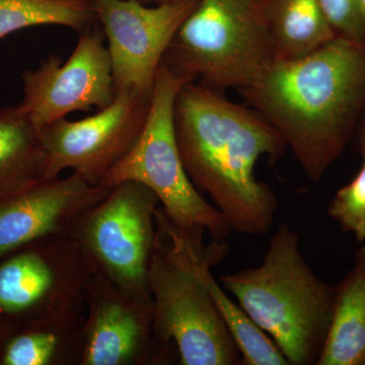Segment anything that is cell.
<instances>
[{
	"instance_id": "21",
	"label": "cell",
	"mask_w": 365,
	"mask_h": 365,
	"mask_svg": "<svg viewBox=\"0 0 365 365\" xmlns=\"http://www.w3.org/2000/svg\"><path fill=\"white\" fill-rule=\"evenodd\" d=\"M337 36L365 40V18L360 0H317Z\"/></svg>"
},
{
	"instance_id": "1",
	"label": "cell",
	"mask_w": 365,
	"mask_h": 365,
	"mask_svg": "<svg viewBox=\"0 0 365 365\" xmlns=\"http://www.w3.org/2000/svg\"><path fill=\"white\" fill-rule=\"evenodd\" d=\"M178 148L189 179L225 216L232 230L262 235L272 227L278 198L259 181L261 158L277 162L287 143L251 107L197 83H185L174 110Z\"/></svg>"
},
{
	"instance_id": "17",
	"label": "cell",
	"mask_w": 365,
	"mask_h": 365,
	"mask_svg": "<svg viewBox=\"0 0 365 365\" xmlns=\"http://www.w3.org/2000/svg\"><path fill=\"white\" fill-rule=\"evenodd\" d=\"M46 169L40 131L19 106L0 110V200L44 180Z\"/></svg>"
},
{
	"instance_id": "2",
	"label": "cell",
	"mask_w": 365,
	"mask_h": 365,
	"mask_svg": "<svg viewBox=\"0 0 365 365\" xmlns=\"http://www.w3.org/2000/svg\"><path fill=\"white\" fill-rule=\"evenodd\" d=\"M237 91L282 136L307 178L318 182L365 112V40L338 36L304 58L274 60Z\"/></svg>"
},
{
	"instance_id": "25",
	"label": "cell",
	"mask_w": 365,
	"mask_h": 365,
	"mask_svg": "<svg viewBox=\"0 0 365 365\" xmlns=\"http://www.w3.org/2000/svg\"><path fill=\"white\" fill-rule=\"evenodd\" d=\"M361 1L362 9H364V18H365V0H360Z\"/></svg>"
},
{
	"instance_id": "20",
	"label": "cell",
	"mask_w": 365,
	"mask_h": 365,
	"mask_svg": "<svg viewBox=\"0 0 365 365\" xmlns=\"http://www.w3.org/2000/svg\"><path fill=\"white\" fill-rule=\"evenodd\" d=\"M361 168L352 181L338 190L328 213L341 230L351 232L359 242L365 241V150H362Z\"/></svg>"
},
{
	"instance_id": "19",
	"label": "cell",
	"mask_w": 365,
	"mask_h": 365,
	"mask_svg": "<svg viewBox=\"0 0 365 365\" xmlns=\"http://www.w3.org/2000/svg\"><path fill=\"white\" fill-rule=\"evenodd\" d=\"M95 19L91 0H0V39L23 29L46 25L81 33Z\"/></svg>"
},
{
	"instance_id": "23",
	"label": "cell",
	"mask_w": 365,
	"mask_h": 365,
	"mask_svg": "<svg viewBox=\"0 0 365 365\" xmlns=\"http://www.w3.org/2000/svg\"><path fill=\"white\" fill-rule=\"evenodd\" d=\"M136 1L141 2L143 4L153 2L155 6H158V4H178V2L188 1V0H136Z\"/></svg>"
},
{
	"instance_id": "15",
	"label": "cell",
	"mask_w": 365,
	"mask_h": 365,
	"mask_svg": "<svg viewBox=\"0 0 365 365\" xmlns=\"http://www.w3.org/2000/svg\"><path fill=\"white\" fill-rule=\"evenodd\" d=\"M83 313L53 314L26 324L9 336L0 365H81Z\"/></svg>"
},
{
	"instance_id": "16",
	"label": "cell",
	"mask_w": 365,
	"mask_h": 365,
	"mask_svg": "<svg viewBox=\"0 0 365 365\" xmlns=\"http://www.w3.org/2000/svg\"><path fill=\"white\" fill-rule=\"evenodd\" d=\"M365 352V247L335 290L332 317L317 365H360Z\"/></svg>"
},
{
	"instance_id": "3",
	"label": "cell",
	"mask_w": 365,
	"mask_h": 365,
	"mask_svg": "<svg viewBox=\"0 0 365 365\" xmlns=\"http://www.w3.org/2000/svg\"><path fill=\"white\" fill-rule=\"evenodd\" d=\"M220 283L273 340L288 365L317 364L330 326L336 288L309 267L294 228L281 223L260 265L220 276Z\"/></svg>"
},
{
	"instance_id": "8",
	"label": "cell",
	"mask_w": 365,
	"mask_h": 365,
	"mask_svg": "<svg viewBox=\"0 0 365 365\" xmlns=\"http://www.w3.org/2000/svg\"><path fill=\"white\" fill-rule=\"evenodd\" d=\"M93 270L67 235L38 240L0 259V322L16 330L36 319L83 313Z\"/></svg>"
},
{
	"instance_id": "22",
	"label": "cell",
	"mask_w": 365,
	"mask_h": 365,
	"mask_svg": "<svg viewBox=\"0 0 365 365\" xmlns=\"http://www.w3.org/2000/svg\"><path fill=\"white\" fill-rule=\"evenodd\" d=\"M13 333L14 330L11 327L6 326V324L0 322V354H1L2 348L6 344V340Z\"/></svg>"
},
{
	"instance_id": "18",
	"label": "cell",
	"mask_w": 365,
	"mask_h": 365,
	"mask_svg": "<svg viewBox=\"0 0 365 365\" xmlns=\"http://www.w3.org/2000/svg\"><path fill=\"white\" fill-rule=\"evenodd\" d=\"M274 60L304 58L338 37L317 0H265Z\"/></svg>"
},
{
	"instance_id": "7",
	"label": "cell",
	"mask_w": 365,
	"mask_h": 365,
	"mask_svg": "<svg viewBox=\"0 0 365 365\" xmlns=\"http://www.w3.org/2000/svg\"><path fill=\"white\" fill-rule=\"evenodd\" d=\"M155 192L136 181L115 185L101 202L81 216L69 237L93 272L139 297H151L148 269L155 241Z\"/></svg>"
},
{
	"instance_id": "13",
	"label": "cell",
	"mask_w": 365,
	"mask_h": 365,
	"mask_svg": "<svg viewBox=\"0 0 365 365\" xmlns=\"http://www.w3.org/2000/svg\"><path fill=\"white\" fill-rule=\"evenodd\" d=\"M112 187L97 186L71 173L44 179L0 200V259L38 240L69 237L88 209L101 202Z\"/></svg>"
},
{
	"instance_id": "11",
	"label": "cell",
	"mask_w": 365,
	"mask_h": 365,
	"mask_svg": "<svg viewBox=\"0 0 365 365\" xmlns=\"http://www.w3.org/2000/svg\"><path fill=\"white\" fill-rule=\"evenodd\" d=\"M101 29H86L66 63L56 55L24 72L19 107L41 130L76 111L104 109L115 97L111 59Z\"/></svg>"
},
{
	"instance_id": "14",
	"label": "cell",
	"mask_w": 365,
	"mask_h": 365,
	"mask_svg": "<svg viewBox=\"0 0 365 365\" xmlns=\"http://www.w3.org/2000/svg\"><path fill=\"white\" fill-rule=\"evenodd\" d=\"M158 234L170 256L195 275L212 297L225 325L232 334L245 365H288L287 359L270 337L250 319L240 304L213 277L211 268L227 257L228 245L213 240L204 245V234H187L175 227L160 205L155 211Z\"/></svg>"
},
{
	"instance_id": "9",
	"label": "cell",
	"mask_w": 365,
	"mask_h": 365,
	"mask_svg": "<svg viewBox=\"0 0 365 365\" xmlns=\"http://www.w3.org/2000/svg\"><path fill=\"white\" fill-rule=\"evenodd\" d=\"M151 97L135 91L118 93L112 104L78 121L66 118L41 129L47 153L45 179L63 170L93 185L103 180L135 145L150 111Z\"/></svg>"
},
{
	"instance_id": "12",
	"label": "cell",
	"mask_w": 365,
	"mask_h": 365,
	"mask_svg": "<svg viewBox=\"0 0 365 365\" xmlns=\"http://www.w3.org/2000/svg\"><path fill=\"white\" fill-rule=\"evenodd\" d=\"M81 365H153L170 360L153 333V297L121 289L93 272L86 289Z\"/></svg>"
},
{
	"instance_id": "4",
	"label": "cell",
	"mask_w": 365,
	"mask_h": 365,
	"mask_svg": "<svg viewBox=\"0 0 365 365\" xmlns=\"http://www.w3.org/2000/svg\"><path fill=\"white\" fill-rule=\"evenodd\" d=\"M274 61L265 0H197L163 62L189 83L245 88Z\"/></svg>"
},
{
	"instance_id": "24",
	"label": "cell",
	"mask_w": 365,
	"mask_h": 365,
	"mask_svg": "<svg viewBox=\"0 0 365 365\" xmlns=\"http://www.w3.org/2000/svg\"><path fill=\"white\" fill-rule=\"evenodd\" d=\"M360 148H361V151L365 150V119L361 127V131H360Z\"/></svg>"
},
{
	"instance_id": "26",
	"label": "cell",
	"mask_w": 365,
	"mask_h": 365,
	"mask_svg": "<svg viewBox=\"0 0 365 365\" xmlns=\"http://www.w3.org/2000/svg\"><path fill=\"white\" fill-rule=\"evenodd\" d=\"M360 365H365V352L364 354V357H362L361 364Z\"/></svg>"
},
{
	"instance_id": "5",
	"label": "cell",
	"mask_w": 365,
	"mask_h": 365,
	"mask_svg": "<svg viewBox=\"0 0 365 365\" xmlns=\"http://www.w3.org/2000/svg\"><path fill=\"white\" fill-rule=\"evenodd\" d=\"M189 81L162 62L150 111L140 136L126 157L115 165L101 186L136 181L155 192L170 222L187 234H205L225 241L232 232L222 213L204 198L189 179L178 148L175 102Z\"/></svg>"
},
{
	"instance_id": "10",
	"label": "cell",
	"mask_w": 365,
	"mask_h": 365,
	"mask_svg": "<svg viewBox=\"0 0 365 365\" xmlns=\"http://www.w3.org/2000/svg\"><path fill=\"white\" fill-rule=\"evenodd\" d=\"M111 59L116 95L151 97L168 48L197 0L145 6L136 0H91Z\"/></svg>"
},
{
	"instance_id": "6",
	"label": "cell",
	"mask_w": 365,
	"mask_h": 365,
	"mask_svg": "<svg viewBox=\"0 0 365 365\" xmlns=\"http://www.w3.org/2000/svg\"><path fill=\"white\" fill-rule=\"evenodd\" d=\"M153 338L170 359L175 345L182 365L242 364L237 343L201 281L168 252L158 234L148 269Z\"/></svg>"
}]
</instances>
